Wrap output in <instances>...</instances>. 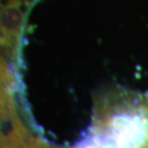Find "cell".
I'll use <instances>...</instances> for the list:
<instances>
[{"mask_svg": "<svg viewBox=\"0 0 148 148\" xmlns=\"http://www.w3.org/2000/svg\"><path fill=\"white\" fill-rule=\"evenodd\" d=\"M97 132L115 148H148V94L115 92L103 98Z\"/></svg>", "mask_w": 148, "mask_h": 148, "instance_id": "1", "label": "cell"}, {"mask_svg": "<svg viewBox=\"0 0 148 148\" xmlns=\"http://www.w3.org/2000/svg\"><path fill=\"white\" fill-rule=\"evenodd\" d=\"M77 148H115V147L108 140L103 138L102 136L95 134L92 137L88 138V140L82 141Z\"/></svg>", "mask_w": 148, "mask_h": 148, "instance_id": "2", "label": "cell"}]
</instances>
